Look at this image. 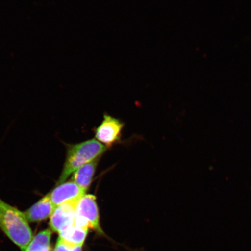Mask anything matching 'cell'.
I'll use <instances>...</instances> for the list:
<instances>
[{"label":"cell","instance_id":"cell-1","mask_svg":"<svg viewBox=\"0 0 251 251\" xmlns=\"http://www.w3.org/2000/svg\"><path fill=\"white\" fill-rule=\"evenodd\" d=\"M0 228L23 251L33 240L32 231L24 213L0 199Z\"/></svg>","mask_w":251,"mask_h":251},{"label":"cell","instance_id":"cell-2","mask_svg":"<svg viewBox=\"0 0 251 251\" xmlns=\"http://www.w3.org/2000/svg\"><path fill=\"white\" fill-rule=\"evenodd\" d=\"M106 150V147L96 140H90L84 142L72 145L67 150V158L57 182L60 184L67 179L70 175L81 166L97 159Z\"/></svg>","mask_w":251,"mask_h":251},{"label":"cell","instance_id":"cell-3","mask_svg":"<svg viewBox=\"0 0 251 251\" xmlns=\"http://www.w3.org/2000/svg\"><path fill=\"white\" fill-rule=\"evenodd\" d=\"M74 226L80 228H92L99 233H102L95 196L91 194L84 195L78 201Z\"/></svg>","mask_w":251,"mask_h":251},{"label":"cell","instance_id":"cell-4","mask_svg":"<svg viewBox=\"0 0 251 251\" xmlns=\"http://www.w3.org/2000/svg\"><path fill=\"white\" fill-rule=\"evenodd\" d=\"M78 201L62 203L56 206L50 218V225L53 231L60 233L74 225Z\"/></svg>","mask_w":251,"mask_h":251},{"label":"cell","instance_id":"cell-5","mask_svg":"<svg viewBox=\"0 0 251 251\" xmlns=\"http://www.w3.org/2000/svg\"><path fill=\"white\" fill-rule=\"evenodd\" d=\"M124 125L118 119L105 115L100 126L97 128L96 138L100 143L111 145L121 137Z\"/></svg>","mask_w":251,"mask_h":251},{"label":"cell","instance_id":"cell-6","mask_svg":"<svg viewBox=\"0 0 251 251\" xmlns=\"http://www.w3.org/2000/svg\"><path fill=\"white\" fill-rule=\"evenodd\" d=\"M86 191L74 181L63 183L49 194L50 199L55 207L65 202L78 201L85 195Z\"/></svg>","mask_w":251,"mask_h":251},{"label":"cell","instance_id":"cell-7","mask_svg":"<svg viewBox=\"0 0 251 251\" xmlns=\"http://www.w3.org/2000/svg\"><path fill=\"white\" fill-rule=\"evenodd\" d=\"M55 208L49 194L31 206L24 214L30 222L43 221L51 216Z\"/></svg>","mask_w":251,"mask_h":251},{"label":"cell","instance_id":"cell-8","mask_svg":"<svg viewBox=\"0 0 251 251\" xmlns=\"http://www.w3.org/2000/svg\"><path fill=\"white\" fill-rule=\"evenodd\" d=\"M97 161L98 160L97 159L81 166L74 172L72 178V181L86 191L92 183L97 168Z\"/></svg>","mask_w":251,"mask_h":251},{"label":"cell","instance_id":"cell-9","mask_svg":"<svg viewBox=\"0 0 251 251\" xmlns=\"http://www.w3.org/2000/svg\"><path fill=\"white\" fill-rule=\"evenodd\" d=\"M88 230V228L78 227L74 225L71 228L59 233V238L71 246H83Z\"/></svg>","mask_w":251,"mask_h":251},{"label":"cell","instance_id":"cell-10","mask_svg":"<svg viewBox=\"0 0 251 251\" xmlns=\"http://www.w3.org/2000/svg\"><path fill=\"white\" fill-rule=\"evenodd\" d=\"M51 231L49 229L40 232L33 238L25 251H51Z\"/></svg>","mask_w":251,"mask_h":251},{"label":"cell","instance_id":"cell-11","mask_svg":"<svg viewBox=\"0 0 251 251\" xmlns=\"http://www.w3.org/2000/svg\"><path fill=\"white\" fill-rule=\"evenodd\" d=\"M54 251H83V250L82 246H71L59 238Z\"/></svg>","mask_w":251,"mask_h":251}]
</instances>
